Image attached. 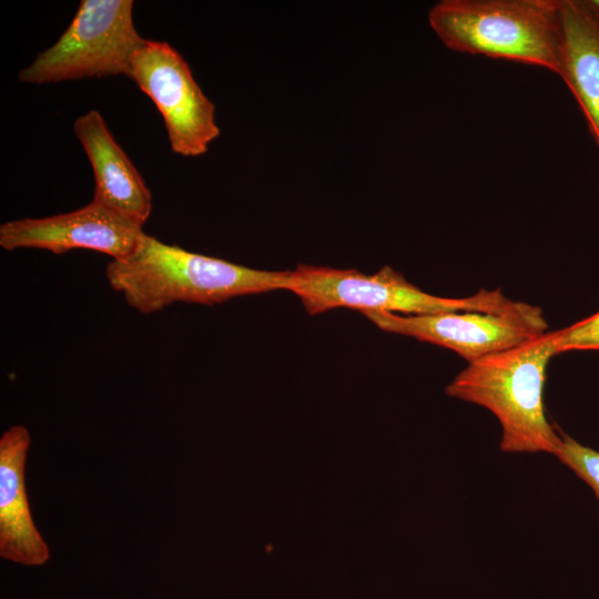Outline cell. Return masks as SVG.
Here are the masks:
<instances>
[{"mask_svg":"<svg viewBox=\"0 0 599 599\" xmlns=\"http://www.w3.org/2000/svg\"><path fill=\"white\" fill-rule=\"evenodd\" d=\"M109 285L141 314L174 303L213 305L288 287L291 271H262L186 251L144 234L128 256L105 267Z\"/></svg>","mask_w":599,"mask_h":599,"instance_id":"obj_1","label":"cell"},{"mask_svg":"<svg viewBox=\"0 0 599 599\" xmlns=\"http://www.w3.org/2000/svg\"><path fill=\"white\" fill-rule=\"evenodd\" d=\"M558 331L468 363L446 386L448 396L490 410L501 427L500 450L554 455L559 430L547 420L544 384L558 354Z\"/></svg>","mask_w":599,"mask_h":599,"instance_id":"obj_2","label":"cell"},{"mask_svg":"<svg viewBox=\"0 0 599 599\" xmlns=\"http://www.w3.org/2000/svg\"><path fill=\"white\" fill-rule=\"evenodd\" d=\"M429 24L453 51L560 69L559 0H443Z\"/></svg>","mask_w":599,"mask_h":599,"instance_id":"obj_3","label":"cell"},{"mask_svg":"<svg viewBox=\"0 0 599 599\" xmlns=\"http://www.w3.org/2000/svg\"><path fill=\"white\" fill-rule=\"evenodd\" d=\"M287 291L301 298L309 315L338 307L362 313L380 311L412 315L450 312L514 314L524 306L521 302L506 297L499 290H480L464 298L432 295L387 265L367 275L354 268L300 264L291 271Z\"/></svg>","mask_w":599,"mask_h":599,"instance_id":"obj_4","label":"cell"},{"mask_svg":"<svg viewBox=\"0 0 599 599\" xmlns=\"http://www.w3.org/2000/svg\"><path fill=\"white\" fill-rule=\"evenodd\" d=\"M132 0H82L69 27L18 78L48 84L85 78L129 75L145 39L133 23Z\"/></svg>","mask_w":599,"mask_h":599,"instance_id":"obj_5","label":"cell"},{"mask_svg":"<svg viewBox=\"0 0 599 599\" xmlns=\"http://www.w3.org/2000/svg\"><path fill=\"white\" fill-rule=\"evenodd\" d=\"M128 77L160 111L174 153L202 155L220 135L214 104L167 42L145 39L132 57Z\"/></svg>","mask_w":599,"mask_h":599,"instance_id":"obj_6","label":"cell"},{"mask_svg":"<svg viewBox=\"0 0 599 599\" xmlns=\"http://www.w3.org/2000/svg\"><path fill=\"white\" fill-rule=\"evenodd\" d=\"M363 314L385 332L449 348L468 363L518 346L548 328L538 306L524 314L450 312L404 316L380 311Z\"/></svg>","mask_w":599,"mask_h":599,"instance_id":"obj_7","label":"cell"},{"mask_svg":"<svg viewBox=\"0 0 599 599\" xmlns=\"http://www.w3.org/2000/svg\"><path fill=\"white\" fill-rule=\"evenodd\" d=\"M142 227L91 201L68 213L7 221L0 225V246L6 251L39 248L58 255L87 248L118 260L136 248L145 234Z\"/></svg>","mask_w":599,"mask_h":599,"instance_id":"obj_8","label":"cell"},{"mask_svg":"<svg viewBox=\"0 0 599 599\" xmlns=\"http://www.w3.org/2000/svg\"><path fill=\"white\" fill-rule=\"evenodd\" d=\"M73 131L93 171L92 201L143 226L152 211L151 192L103 116L90 110L75 119Z\"/></svg>","mask_w":599,"mask_h":599,"instance_id":"obj_9","label":"cell"},{"mask_svg":"<svg viewBox=\"0 0 599 599\" xmlns=\"http://www.w3.org/2000/svg\"><path fill=\"white\" fill-rule=\"evenodd\" d=\"M30 441L23 425L11 426L0 438V556L26 566H41L50 551L28 501L24 466Z\"/></svg>","mask_w":599,"mask_h":599,"instance_id":"obj_10","label":"cell"},{"mask_svg":"<svg viewBox=\"0 0 599 599\" xmlns=\"http://www.w3.org/2000/svg\"><path fill=\"white\" fill-rule=\"evenodd\" d=\"M559 77L572 92L599 150V19L586 0H559Z\"/></svg>","mask_w":599,"mask_h":599,"instance_id":"obj_11","label":"cell"},{"mask_svg":"<svg viewBox=\"0 0 599 599\" xmlns=\"http://www.w3.org/2000/svg\"><path fill=\"white\" fill-rule=\"evenodd\" d=\"M558 430L560 439L554 456L590 487L599 502V451Z\"/></svg>","mask_w":599,"mask_h":599,"instance_id":"obj_12","label":"cell"},{"mask_svg":"<svg viewBox=\"0 0 599 599\" xmlns=\"http://www.w3.org/2000/svg\"><path fill=\"white\" fill-rule=\"evenodd\" d=\"M558 354L571 351H599V312L558 329Z\"/></svg>","mask_w":599,"mask_h":599,"instance_id":"obj_13","label":"cell"},{"mask_svg":"<svg viewBox=\"0 0 599 599\" xmlns=\"http://www.w3.org/2000/svg\"><path fill=\"white\" fill-rule=\"evenodd\" d=\"M586 2L588 7L591 9V11L599 19V0H586Z\"/></svg>","mask_w":599,"mask_h":599,"instance_id":"obj_14","label":"cell"}]
</instances>
